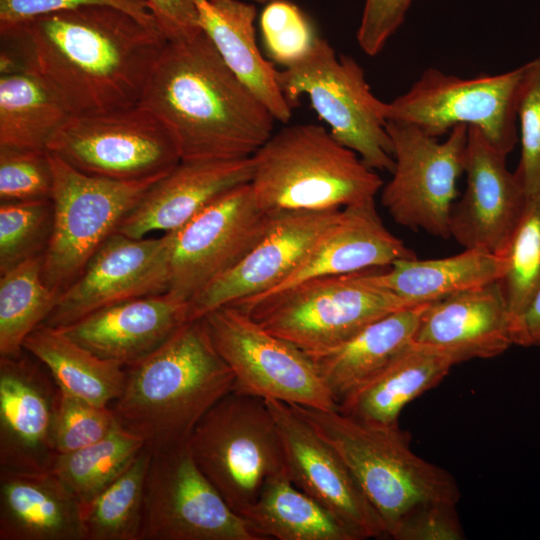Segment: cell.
<instances>
[{"mask_svg":"<svg viewBox=\"0 0 540 540\" xmlns=\"http://www.w3.org/2000/svg\"><path fill=\"white\" fill-rule=\"evenodd\" d=\"M151 454L146 445L117 479L83 507L86 540H140Z\"/></svg>","mask_w":540,"mask_h":540,"instance_id":"35","label":"cell"},{"mask_svg":"<svg viewBox=\"0 0 540 540\" xmlns=\"http://www.w3.org/2000/svg\"><path fill=\"white\" fill-rule=\"evenodd\" d=\"M291 406L344 460L381 517L387 536L422 506L458 503L455 478L415 454L408 432L399 425L367 423L337 409Z\"/></svg>","mask_w":540,"mask_h":540,"instance_id":"4","label":"cell"},{"mask_svg":"<svg viewBox=\"0 0 540 540\" xmlns=\"http://www.w3.org/2000/svg\"><path fill=\"white\" fill-rule=\"evenodd\" d=\"M187 445L199 469L239 515L268 479L286 470L276 422L258 397L233 391L223 397L198 422Z\"/></svg>","mask_w":540,"mask_h":540,"instance_id":"7","label":"cell"},{"mask_svg":"<svg viewBox=\"0 0 540 540\" xmlns=\"http://www.w3.org/2000/svg\"><path fill=\"white\" fill-rule=\"evenodd\" d=\"M506 269L497 281L514 321L540 289V194L528 197L524 214L503 254Z\"/></svg>","mask_w":540,"mask_h":540,"instance_id":"36","label":"cell"},{"mask_svg":"<svg viewBox=\"0 0 540 540\" xmlns=\"http://www.w3.org/2000/svg\"><path fill=\"white\" fill-rule=\"evenodd\" d=\"M260 29L267 55L284 67L307 55L318 38L308 17L287 0L266 3Z\"/></svg>","mask_w":540,"mask_h":540,"instance_id":"38","label":"cell"},{"mask_svg":"<svg viewBox=\"0 0 540 540\" xmlns=\"http://www.w3.org/2000/svg\"><path fill=\"white\" fill-rule=\"evenodd\" d=\"M507 155L475 126L468 127L464 159L466 189L453 204L449 232L464 248L502 255L527 205L528 196Z\"/></svg>","mask_w":540,"mask_h":540,"instance_id":"19","label":"cell"},{"mask_svg":"<svg viewBox=\"0 0 540 540\" xmlns=\"http://www.w3.org/2000/svg\"><path fill=\"white\" fill-rule=\"evenodd\" d=\"M140 540H262L195 463L187 443L152 449Z\"/></svg>","mask_w":540,"mask_h":540,"instance_id":"14","label":"cell"},{"mask_svg":"<svg viewBox=\"0 0 540 540\" xmlns=\"http://www.w3.org/2000/svg\"><path fill=\"white\" fill-rule=\"evenodd\" d=\"M278 83L293 108L301 96H308L331 135L369 168L393 172L386 102L372 93L364 70L352 57L338 56L318 36L307 55L278 71Z\"/></svg>","mask_w":540,"mask_h":540,"instance_id":"9","label":"cell"},{"mask_svg":"<svg viewBox=\"0 0 540 540\" xmlns=\"http://www.w3.org/2000/svg\"><path fill=\"white\" fill-rule=\"evenodd\" d=\"M145 446L140 436L118 423L100 441L73 452L57 454L50 470L84 507L117 479Z\"/></svg>","mask_w":540,"mask_h":540,"instance_id":"34","label":"cell"},{"mask_svg":"<svg viewBox=\"0 0 540 540\" xmlns=\"http://www.w3.org/2000/svg\"><path fill=\"white\" fill-rule=\"evenodd\" d=\"M252 159L250 186L268 213L342 209L374 199L384 185L354 151L313 123L273 133Z\"/></svg>","mask_w":540,"mask_h":540,"instance_id":"5","label":"cell"},{"mask_svg":"<svg viewBox=\"0 0 540 540\" xmlns=\"http://www.w3.org/2000/svg\"><path fill=\"white\" fill-rule=\"evenodd\" d=\"M276 422L289 479L335 516L356 540L381 538L385 525L337 451L290 404L265 400Z\"/></svg>","mask_w":540,"mask_h":540,"instance_id":"16","label":"cell"},{"mask_svg":"<svg viewBox=\"0 0 540 540\" xmlns=\"http://www.w3.org/2000/svg\"><path fill=\"white\" fill-rule=\"evenodd\" d=\"M88 5L116 7L157 25L145 0H0V31L35 17Z\"/></svg>","mask_w":540,"mask_h":540,"instance_id":"42","label":"cell"},{"mask_svg":"<svg viewBox=\"0 0 540 540\" xmlns=\"http://www.w3.org/2000/svg\"><path fill=\"white\" fill-rule=\"evenodd\" d=\"M188 302L170 292L124 300L59 328L97 356L133 365L161 347L185 324Z\"/></svg>","mask_w":540,"mask_h":540,"instance_id":"22","label":"cell"},{"mask_svg":"<svg viewBox=\"0 0 540 540\" xmlns=\"http://www.w3.org/2000/svg\"><path fill=\"white\" fill-rule=\"evenodd\" d=\"M49 154L53 170V226L42 257V276L46 285L61 296L163 176L137 181L98 177Z\"/></svg>","mask_w":540,"mask_h":540,"instance_id":"8","label":"cell"},{"mask_svg":"<svg viewBox=\"0 0 540 540\" xmlns=\"http://www.w3.org/2000/svg\"><path fill=\"white\" fill-rule=\"evenodd\" d=\"M386 130L395 166L381 188L382 205L397 224L449 239L468 126H455L442 142L409 123L387 120Z\"/></svg>","mask_w":540,"mask_h":540,"instance_id":"13","label":"cell"},{"mask_svg":"<svg viewBox=\"0 0 540 540\" xmlns=\"http://www.w3.org/2000/svg\"><path fill=\"white\" fill-rule=\"evenodd\" d=\"M429 303L398 309L330 350L308 355L338 404L409 348Z\"/></svg>","mask_w":540,"mask_h":540,"instance_id":"26","label":"cell"},{"mask_svg":"<svg viewBox=\"0 0 540 540\" xmlns=\"http://www.w3.org/2000/svg\"><path fill=\"white\" fill-rule=\"evenodd\" d=\"M0 39L1 73L37 77L72 115L138 105L168 42L157 25L105 5L35 17Z\"/></svg>","mask_w":540,"mask_h":540,"instance_id":"1","label":"cell"},{"mask_svg":"<svg viewBox=\"0 0 540 540\" xmlns=\"http://www.w3.org/2000/svg\"><path fill=\"white\" fill-rule=\"evenodd\" d=\"M113 411L151 449L187 443L202 417L234 389V375L202 319L187 321L155 352L125 367Z\"/></svg>","mask_w":540,"mask_h":540,"instance_id":"3","label":"cell"},{"mask_svg":"<svg viewBox=\"0 0 540 540\" xmlns=\"http://www.w3.org/2000/svg\"><path fill=\"white\" fill-rule=\"evenodd\" d=\"M456 505L437 502L418 508L399 524L391 538L396 540L465 539Z\"/></svg>","mask_w":540,"mask_h":540,"instance_id":"43","label":"cell"},{"mask_svg":"<svg viewBox=\"0 0 540 540\" xmlns=\"http://www.w3.org/2000/svg\"><path fill=\"white\" fill-rule=\"evenodd\" d=\"M369 271L315 277L230 305L304 353L317 354L339 346L389 313L412 306L374 284Z\"/></svg>","mask_w":540,"mask_h":540,"instance_id":"6","label":"cell"},{"mask_svg":"<svg viewBox=\"0 0 540 540\" xmlns=\"http://www.w3.org/2000/svg\"><path fill=\"white\" fill-rule=\"evenodd\" d=\"M505 269L504 256L482 248H465L446 258L400 259L386 270L370 269L368 276L377 286L416 305L498 281Z\"/></svg>","mask_w":540,"mask_h":540,"instance_id":"28","label":"cell"},{"mask_svg":"<svg viewBox=\"0 0 540 540\" xmlns=\"http://www.w3.org/2000/svg\"><path fill=\"white\" fill-rule=\"evenodd\" d=\"M413 1L365 0L356 37L366 55L376 56L382 52L404 22Z\"/></svg>","mask_w":540,"mask_h":540,"instance_id":"44","label":"cell"},{"mask_svg":"<svg viewBox=\"0 0 540 540\" xmlns=\"http://www.w3.org/2000/svg\"><path fill=\"white\" fill-rule=\"evenodd\" d=\"M24 350L49 371L58 388L98 406H108L121 395L125 367L97 356L59 328L45 324L31 332Z\"/></svg>","mask_w":540,"mask_h":540,"instance_id":"30","label":"cell"},{"mask_svg":"<svg viewBox=\"0 0 540 540\" xmlns=\"http://www.w3.org/2000/svg\"><path fill=\"white\" fill-rule=\"evenodd\" d=\"M158 28L168 41H179L200 33L195 0H145Z\"/></svg>","mask_w":540,"mask_h":540,"instance_id":"45","label":"cell"},{"mask_svg":"<svg viewBox=\"0 0 540 540\" xmlns=\"http://www.w3.org/2000/svg\"><path fill=\"white\" fill-rule=\"evenodd\" d=\"M51 199L0 203V274L44 254L52 233Z\"/></svg>","mask_w":540,"mask_h":540,"instance_id":"37","label":"cell"},{"mask_svg":"<svg viewBox=\"0 0 540 540\" xmlns=\"http://www.w3.org/2000/svg\"><path fill=\"white\" fill-rule=\"evenodd\" d=\"M252 175V156L229 160H181L149 188L117 232L143 238L154 231L177 230L221 194L250 183Z\"/></svg>","mask_w":540,"mask_h":540,"instance_id":"23","label":"cell"},{"mask_svg":"<svg viewBox=\"0 0 540 540\" xmlns=\"http://www.w3.org/2000/svg\"><path fill=\"white\" fill-rule=\"evenodd\" d=\"M199 25L231 71L267 107L276 121L287 123L293 107L278 83V70L256 43V7L239 0H195Z\"/></svg>","mask_w":540,"mask_h":540,"instance_id":"27","label":"cell"},{"mask_svg":"<svg viewBox=\"0 0 540 540\" xmlns=\"http://www.w3.org/2000/svg\"><path fill=\"white\" fill-rule=\"evenodd\" d=\"M211 1H217V0H211ZM253 1H256V2H259V3H268L272 0H253Z\"/></svg>","mask_w":540,"mask_h":540,"instance_id":"47","label":"cell"},{"mask_svg":"<svg viewBox=\"0 0 540 540\" xmlns=\"http://www.w3.org/2000/svg\"><path fill=\"white\" fill-rule=\"evenodd\" d=\"M234 375L233 392L323 410L337 409L309 356L226 305L201 318Z\"/></svg>","mask_w":540,"mask_h":540,"instance_id":"12","label":"cell"},{"mask_svg":"<svg viewBox=\"0 0 540 540\" xmlns=\"http://www.w3.org/2000/svg\"><path fill=\"white\" fill-rule=\"evenodd\" d=\"M524 66L517 103L521 155L515 173L532 197L540 194V55Z\"/></svg>","mask_w":540,"mask_h":540,"instance_id":"40","label":"cell"},{"mask_svg":"<svg viewBox=\"0 0 540 540\" xmlns=\"http://www.w3.org/2000/svg\"><path fill=\"white\" fill-rule=\"evenodd\" d=\"M53 170L48 150L0 147V201L51 199Z\"/></svg>","mask_w":540,"mask_h":540,"instance_id":"41","label":"cell"},{"mask_svg":"<svg viewBox=\"0 0 540 540\" xmlns=\"http://www.w3.org/2000/svg\"><path fill=\"white\" fill-rule=\"evenodd\" d=\"M47 150L83 173L121 181L164 176L182 160L170 128L139 104L72 115Z\"/></svg>","mask_w":540,"mask_h":540,"instance_id":"11","label":"cell"},{"mask_svg":"<svg viewBox=\"0 0 540 540\" xmlns=\"http://www.w3.org/2000/svg\"><path fill=\"white\" fill-rule=\"evenodd\" d=\"M139 105L170 128L184 161L251 157L276 121L204 31L167 42Z\"/></svg>","mask_w":540,"mask_h":540,"instance_id":"2","label":"cell"},{"mask_svg":"<svg viewBox=\"0 0 540 540\" xmlns=\"http://www.w3.org/2000/svg\"><path fill=\"white\" fill-rule=\"evenodd\" d=\"M454 365L446 356L411 344L379 374L343 399L337 410L375 425H399L404 407L437 386Z\"/></svg>","mask_w":540,"mask_h":540,"instance_id":"29","label":"cell"},{"mask_svg":"<svg viewBox=\"0 0 540 540\" xmlns=\"http://www.w3.org/2000/svg\"><path fill=\"white\" fill-rule=\"evenodd\" d=\"M412 345L446 356L455 365L504 353L514 345L513 328L498 282L429 303Z\"/></svg>","mask_w":540,"mask_h":540,"instance_id":"21","label":"cell"},{"mask_svg":"<svg viewBox=\"0 0 540 540\" xmlns=\"http://www.w3.org/2000/svg\"><path fill=\"white\" fill-rule=\"evenodd\" d=\"M24 352L0 357V468L44 472L57 456L53 431L59 388L43 364Z\"/></svg>","mask_w":540,"mask_h":540,"instance_id":"20","label":"cell"},{"mask_svg":"<svg viewBox=\"0 0 540 540\" xmlns=\"http://www.w3.org/2000/svg\"><path fill=\"white\" fill-rule=\"evenodd\" d=\"M342 209L274 213L268 231L250 252L188 301V321L272 291L338 222Z\"/></svg>","mask_w":540,"mask_h":540,"instance_id":"18","label":"cell"},{"mask_svg":"<svg viewBox=\"0 0 540 540\" xmlns=\"http://www.w3.org/2000/svg\"><path fill=\"white\" fill-rule=\"evenodd\" d=\"M514 345L540 347V289L513 323Z\"/></svg>","mask_w":540,"mask_h":540,"instance_id":"46","label":"cell"},{"mask_svg":"<svg viewBox=\"0 0 540 540\" xmlns=\"http://www.w3.org/2000/svg\"><path fill=\"white\" fill-rule=\"evenodd\" d=\"M42 257L0 274V357L21 355L28 335L45 322L59 300L43 279Z\"/></svg>","mask_w":540,"mask_h":540,"instance_id":"33","label":"cell"},{"mask_svg":"<svg viewBox=\"0 0 540 540\" xmlns=\"http://www.w3.org/2000/svg\"><path fill=\"white\" fill-rule=\"evenodd\" d=\"M172 234L111 235L43 324L62 328L106 306L168 291Z\"/></svg>","mask_w":540,"mask_h":540,"instance_id":"17","label":"cell"},{"mask_svg":"<svg viewBox=\"0 0 540 540\" xmlns=\"http://www.w3.org/2000/svg\"><path fill=\"white\" fill-rule=\"evenodd\" d=\"M273 215L258 205L250 183L221 194L171 231L167 292L191 300L250 252L268 231Z\"/></svg>","mask_w":540,"mask_h":540,"instance_id":"15","label":"cell"},{"mask_svg":"<svg viewBox=\"0 0 540 540\" xmlns=\"http://www.w3.org/2000/svg\"><path fill=\"white\" fill-rule=\"evenodd\" d=\"M0 540H86L83 505L51 470L0 468Z\"/></svg>","mask_w":540,"mask_h":540,"instance_id":"25","label":"cell"},{"mask_svg":"<svg viewBox=\"0 0 540 540\" xmlns=\"http://www.w3.org/2000/svg\"><path fill=\"white\" fill-rule=\"evenodd\" d=\"M415 257V252L387 229L371 199L344 207L338 222L287 278L272 291L248 299L273 294L307 279L386 268L397 260Z\"/></svg>","mask_w":540,"mask_h":540,"instance_id":"24","label":"cell"},{"mask_svg":"<svg viewBox=\"0 0 540 540\" xmlns=\"http://www.w3.org/2000/svg\"><path fill=\"white\" fill-rule=\"evenodd\" d=\"M524 64L505 73L461 78L430 67L403 94L386 102V120L440 137L457 125L477 127L508 155L518 142L517 103Z\"/></svg>","mask_w":540,"mask_h":540,"instance_id":"10","label":"cell"},{"mask_svg":"<svg viewBox=\"0 0 540 540\" xmlns=\"http://www.w3.org/2000/svg\"><path fill=\"white\" fill-rule=\"evenodd\" d=\"M240 516L262 540H356L335 516L299 489L286 470L268 479Z\"/></svg>","mask_w":540,"mask_h":540,"instance_id":"31","label":"cell"},{"mask_svg":"<svg viewBox=\"0 0 540 540\" xmlns=\"http://www.w3.org/2000/svg\"><path fill=\"white\" fill-rule=\"evenodd\" d=\"M72 116L37 77L17 71L0 76V147L47 150Z\"/></svg>","mask_w":540,"mask_h":540,"instance_id":"32","label":"cell"},{"mask_svg":"<svg viewBox=\"0 0 540 540\" xmlns=\"http://www.w3.org/2000/svg\"><path fill=\"white\" fill-rule=\"evenodd\" d=\"M109 406H98L59 389L54 420L57 454L69 453L94 444L117 426Z\"/></svg>","mask_w":540,"mask_h":540,"instance_id":"39","label":"cell"}]
</instances>
